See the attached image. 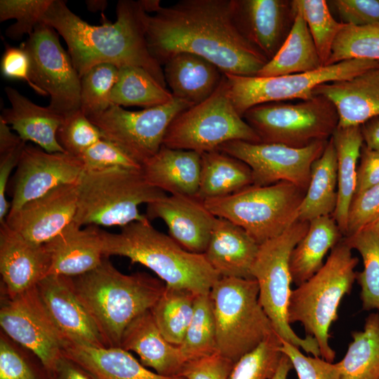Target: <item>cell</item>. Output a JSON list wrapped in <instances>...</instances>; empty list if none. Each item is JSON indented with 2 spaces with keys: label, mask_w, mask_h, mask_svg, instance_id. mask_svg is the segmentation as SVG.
Returning a JSON list of instances; mask_svg holds the SVG:
<instances>
[{
  "label": "cell",
  "mask_w": 379,
  "mask_h": 379,
  "mask_svg": "<svg viewBox=\"0 0 379 379\" xmlns=\"http://www.w3.org/2000/svg\"><path fill=\"white\" fill-rule=\"evenodd\" d=\"M154 13L145 18L146 41L161 66L178 53H190L223 74L255 76L268 62L235 25L232 0H182Z\"/></svg>",
  "instance_id": "1"
},
{
  "label": "cell",
  "mask_w": 379,
  "mask_h": 379,
  "mask_svg": "<svg viewBox=\"0 0 379 379\" xmlns=\"http://www.w3.org/2000/svg\"><path fill=\"white\" fill-rule=\"evenodd\" d=\"M116 13L115 22L112 23L104 17L101 25H93L74 13L66 1L53 0L41 22L53 28L66 41L80 78L100 64H111L118 68L137 66L166 86L163 69L147 47V13L140 1H119Z\"/></svg>",
  "instance_id": "2"
},
{
  "label": "cell",
  "mask_w": 379,
  "mask_h": 379,
  "mask_svg": "<svg viewBox=\"0 0 379 379\" xmlns=\"http://www.w3.org/2000/svg\"><path fill=\"white\" fill-rule=\"evenodd\" d=\"M71 279L107 347H120L126 327L154 305L166 287L145 272L121 273L107 257L95 269Z\"/></svg>",
  "instance_id": "3"
},
{
  "label": "cell",
  "mask_w": 379,
  "mask_h": 379,
  "mask_svg": "<svg viewBox=\"0 0 379 379\" xmlns=\"http://www.w3.org/2000/svg\"><path fill=\"white\" fill-rule=\"evenodd\" d=\"M101 237L105 257L128 258L153 271L167 286L208 294L220 277L204 254L184 249L147 218L123 227L119 233L102 230Z\"/></svg>",
  "instance_id": "4"
},
{
  "label": "cell",
  "mask_w": 379,
  "mask_h": 379,
  "mask_svg": "<svg viewBox=\"0 0 379 379\" xmlns=\"http://www.w3.org/2000/svg\"><path fill=\"white\" fill-rule=\"evenodd\" d=\"M359 260L343 238L332 248L321 268L291 291L288 307L290 324L300 322L314 337L321 357L333 362L335 352L329 345V329L338 319L339 305L356 281Z\"/></svg>",
  "instance_id": "5"
},
{
  "label": "cell",
  "mask_w": 379,
  "mask_h": 379,
  "mask_svg": "<svg viewBox=\"0 0 379 379\" xmlns=\"http://www.w3.org/2000/svg\"><path fill=\"white\" fill-rule=\"evenodd\" d=\"M149 184L141 169L112 167L84 170L78 182L74 221L80 227L121 226L147 218L139 206L166 196Z\"/></svg>",
  "instance_id": "6"
},
{
  "label": "cell",
  "mask_w": 379,
  "mask_h": 379,
  "mask_svg": "<svg viewBox=\"0 0 379 379\" xmlns=\"http://www.w3.org/2000/svg\"><path fill=\"white\" fill-rule=\"evenodd\" d=\"M254 279L220 277L209 295L218 353L234 363L276 333L258 300Z\"/></svg>",
  "instance_id": "7"
},
{
  "label": "cell",
  "mask_w": 379,
  "mask_h": 379,
  "mask_svg": "<svg viewBox=\"0 0 379 379\" xmlns=\"http://www.w3.org/2000/svg\"><path fill=\"white\" fill-rule=\"evenodd\" d=\"M309 222L297 220L282 234L259 245L251 268L252 277L258 285V300L280 338L314 357H321L316 339L310 335L302 338L291 327L288 307L292 278L290 256L305 236Z\"/></svg>",
  "instance_id": "8"
},
{
  "label": "cell",
  "mask_w": 379,
  "mask_h": 379,
  "mask_svg": "<svg viewBox=\"0 0 379 379\" xmlns=\"http://www.w3.org/2000/svg\"><path fill=\"white\" fill-rule=\"evenodd\" d=\"M305 192L287 182L251 185L228 196L204 201L218 218L244 229L259 245L278 237L298 220Z\"/></svg>",
  "instance_id": "9"
},
{
  "label": "cell",
  "mask_w": 379,
  "mask_h": 379,
  "mask_svg": "<svg viewBox=\"0 0 379 379\" xmlns=\"http://www.w3.org/2000/svg\"><path fill=\"white\" fill-rule=\"evenodd\" d=\"M233 140L261 142L234 108L224 74L218 88L208 98L182 111L173 120L163 145L201 154L217 150L222 144Z\"/></svg>",
  "instance_id": "10"
},
{
  "label": "cell",
  "mask_w": 379,
  "mask_h": 379,
  "mask_svg": "<svg viewBox=\"0 0 379 379\" xmlns=\"http://www.w3.org/2000/svg\"><path fill=\"white\" fill-rule=\"evenodd\" d=\"M243 118L261 142L293 147L328 140L339 124L335 107L321 95L295 103L260 104L248 109Z\"/></svg>",
  "instance_id": "11"
},
{
  "label": "cell",
  "mask_w": 379,
  "mask_h": 379,
  "mask_svg": "<svg viewBox=\"0 0 379 379\" xmlns=\"http://www.w3.org/2000/svg\"><path fill=\"white\" fill-rule=\"evenodd\" d=\"M379 62L350 60L323 66L312 72L277 77L243 76L224 74L228 95L243 117L250 108L264 103L312 98L319 85L350 79Z\"/></svg>",
  "instance_id": "12"
},
{
  "label": "cell",
  "mask_w": 379,
  "mask_h": 379,
  "mask_svg": "<svg viewBox=\"0 0 379 379\" xmlns=\"http://www.w3.org/2000/svg\"><path fill=\"white\" fill-rule=\"evenodd\" d=\"M190 103L177 98L169 102L139 111H129L111 105L90 121L106 139L140 166L163 145L166 131L173 120Z\"/></svg>",
  "instance_id": "13"
},
{
  "label": "cell",
  "mask_w": 379,
  "mask_h": 379,
  "mask_svg": "<svg viewBox=\"0 0 379 379\" xmlns=\"http://www.w3.org/2000/svg\"><path fill=\"white\" fill-rule=\"evenodd\" d=\"M21 46L29 58L34 91L50 95L48 107L63 117L80 109L81 78L55 30L41 22Z\"/></svg>",
  "instance_id": "14"
},
{
  "label": "cell",
  "mask_w": 379,
  "mask_h": 379,
  "mask_svg": "<svg viewBox=\"0 0 379 379\" xmlns=\"http://www.w3.org/2000/svg\"><path fill=\"white\" fill-rule=\"evenodd\" d=\"M0 326L11 339L34 354L50 378L65 340L48 313L36 286L13 297L1 294Z\"/></svg>",
  "instance_id": "15"
},
{
  "label": "cell",
  "mask_w": 379,
  "mask_h": 379,
  "mask_svg": "<svg viewBox=\"0 0 379 379\" xmlns=\"http://www.w3.org/2000/svg\"><path fill=\"white\" fill-rule=\"evenodd\" d=\"M328 141L293 147L279 143L233 140L222 144L218 150L248 165L254 185L287 182L306 192L312 165L321 155Z\"/></svg>",
  "instance_id": "16"
},
{
  "label": "cell",
  "mask_w": 379,
  "mask_h": 379,
  "mask_svg": "<svg viewBox=\"0 0 379 379\" xmlns=\"http://www.w3.org/2000/svg\"><path fill=\"white\" fill-rule=\"evenodd\" d=\"M84 166L79 157L63 152H48L27 145L6 193L11 198L9 211L59 186L78 183Z\"/></svg>",
  "instance_id": "17"
},
{
  "label": "cell",
  "mask_w": 379,
  "mask_h": 379,
  "mask_svg": "<svg viewBox=\"0 0 379 379\" xmlns=\"http://www.w3.org/2000/svg\"><path fill=\"white\" fill-rule=\"evenodd\" d=\"M78 183L59 186L9 211L4 222L28 241L44 244L74 221Z\"/></svg>",
  "instance_id": "18"
},
{
  "label": "cell",
  "mask_w": 379,
  "mask_h": 379,
  "mask_svg": "<svg viewBox=\"0 0 379 379\" xmlns=\"http://www.w3.org/2000/svg\"><path fill=\"white\" fill-rule=\"evenodd\" d=\"M295 14L293 1L232 0L235 25L268 61L286 40Z\"/></svg>",
  "instance_id": "19"
},
{
  "label": "cell",
  "mask_w": 379,
  "mask_h": 379,
  "mask_svg": "<svg viewBox=\"0 0 379 379\" xmlns=\"http://www.w3.org/2000/svg\"><path fill=\"white\" fill-rule=\"evenodd\" d=\"M36 287L65 342L107 347L95 321L77 295L71 277L49 274Z\"/></svg>",
  "instance_id": "20"
},
{
  "label": "cell",
  "mask_w": 379,
  "mask_h": 379,
  "mask_svg": "<svg viewBox=\"0 0 379 379\" xmlns=\"http://www.w3.org/2000/svg\"><path fill=\"white\" fill-rule=\"evenodd\" d=\"M149 220L161 219L169 236L184 249L204 254L216 218L197 196L166 195L147 204Z\"/></svg>",
  "instance_id": "21"
},
{
  "label": "cell",
  "mask_w": 379,
  "mask_h": 379,
  "mask_svg": "<svg viewBox=\"0 0 379 379\" xmlns=\"http://www.w3.org/2000/svg\"><path fill=\"white\" fill-rule=\"evenodd\" d=\"M50 262L44 244L31 242L5 222L0 224L1 294L13 297L36 286L48 275Z\"/></svg>",
  "instance_id": "22"
},
{
  "label": "cell",
  "mask_w": 379,
  "mask_h": 379,
  "mask_svg": "<svg viewBox=\"0 0 379 379\" xmlns=\"http://www.w3.org/2000/svg\"><path fill=\"white\" fill-rule=\"evenodd\" d=\"M314 95H323L334 105L338 126H361L379 117V65L350 79L321 84Z\"/></svg>",
  "instance_id": "23"
},
{
  "label": "cell",
  "mask_w": 379,
  "mask_h": 379,
  "mask_svg": "<svg viewBox=\"0 0 379 379\" xmlns=\"http://www.w3.org/2000/svg\"><path fill=\"white\" fill-rule=\"evenodd\" d=\"M101 229L74 222L44 244L50 256L49 274L74 277L91 271L104 258Z\"/></svg>",
  "instance_id": "24"
},
{
  "label": "cell",
  "mask_w": 379,
  "mask_h": 379,
  "mask_svg": "<svg viewBox=\"0 0 379 379\" xmlns=\"http://www.w3.org/2000/svg\"><path fill=\"white\" fill-rule=\"evenodd\" d=\"M258 248L244 229L217 217L204 255L220 277L253 279L251 268Z\"/></svg>",
  "instance_id": "25"
},
{
  "label": "cell",
  "mask_w": 379,
  "mask_h": 379,
  "mask_svg": "<svg viewBox=\"0 0 379 379\" xmlns=\"http://www.w3.org/2000/svg\"><path fill=\"white\" fill-rule=\"evenodd\" d=\"M120 347L135 352L140 363L164 376L180 375L186 363L178 346L168 343L147 310L133 319L125 329Z\"/></svg>",
  "instance_id": "26"
},
{
  "label": "cell",
  "mask_w": 379,
  "mask_h": 379,
  "mask_svg": "<svg viewBox=\"0 0 379 379\" xmlns=\"http://www.w3.org/2000/svg\"><path fill=\"white\" fill-rule=\"evenodd\" d=\"M5 93L11 107L2 110L0 119L25 142L31 141L48 152H65L57 139L62 115L48 106L34 103L12 87H6Z\"/></svg>",
  "instance_id": "27"
},
{
  "label": "cell",
  "mask_w": 379,
  "mask_h": 379,
  "mask_svg": "<svg viewBox=\"0 0 379 379\" xmlns=\"http://www.w3.org/2000/svg\"><path fill=\"white\" fill-rule=\"evenodd\" d=\"M201 154L161 146L141 166V172L153 187L171 194L197 196Z\"/></svg>",
  "instance_id": "28"
},
{
  "label": "cell",
  "mask_w": 379,
  "mask_h": 379,
  "mask_svg": "<svg viewBox=\"0 0 379 379\" xmlns=\"http://www.w3.org/2000/svg\"><path fill=\"white\" fill-rule=\"evenodd\" d=\"M163 72L173 96L192 105L208 98L218 88L224 76L213 63L190 53L172 56L164 65Z\"/></svg>",
  "instance_id": "29"
},
{
  "label": "cell",
  "mask_w": 379,
  "mask_h": 379,
  "mask_svg": "<svg viewBox=\"0 0 379 379\" xmlns=\"http://www.w3.org/2000/svg\"><path fill=\"white\" fill-rule=\"evenodd\" d=\"M63 354L96 379H186L152 372L121 347H96L65 342Z\"/></svg>",
  "instance_id": "30"
},
{
  "label": "cell",
  "mask_w": 379,
  "mask_h": 379,
  "mask_svg": "<svg viewBox=\"0 0 379 379\" xmlns=\"http://www.w3.org/2000/svg\"><path fill=\"white\" fill-rule=\"evenodd\" d=\"M343 238L332 215L314 218L308 230L291 252L290 272L292 282L299 286L316 274L324 265L328 251Z\"/></svg>",
  "instance_id": "31"
},
{
  "label": "cell",
  "mask_w": 379,
  "mask_h": 379,
  "mask_svg": "<svg viewBox=\"0 0 379 379\" xmlns=\"http://www.w3.org/2000/svg\"><path fill=\"white\" fill-rule=\"evenodd\" d=\"M331 139L336 153L338 175V202L332 216L345 237L348 212L356 190L358 161L364 144L361 126H338Z\"/></svg>",
  "instance_id": "32"
},
{
  "label": "cell",
  "mask_w": 379,
  "mask_h": 379,
  "mask_svg": "<svg viewBox=\"0 0 379 379\" xmlns=\"http://www.w3.org/2000/svg\"><path fill=\"white\" fill-rule=\"evenodd\" d=\"M294 9V20L286 40L276 55L255 76L305 73L323 67L306 22L301 13L295 7Z\"/></svg>",
  "instance_id": "33"
},
{
  "label": "cell",
  "mask_w": 379,
  "mask_h": 379,
  "mask_svg": "<svg viewBox=\"0 0 379 379\" xmlns=\"http://www.w3.org/2000/svg\"><path fill=\"white\" fill-rule=\"evenodd\" d=\"M251 185V168L242 161L218 149L201 154L197 194L201 200L224 197Z\"/></svg>",
  "instance_id": "34"
},
{
  "label": "cell",
  "mask_w": 379,
  "mask_h": 379,
  "mask_svg": "<svg viewBox=\"0 0 379 379\" xmlns=\"http://www.w3.org/2000/svg\"><path fill=\"white\" fill-rule=\"evenodd\" d=\"M338 202L337 158L331 138L311 167L307 191L298 210V220L332 215Z\"/></svg>",
  "instance_id": "35"
},
{
  "label": "cell",
  "mask_w": 379,
  "mask_h": 379,
  "mask_svg": "<svg viewBox=\"0 0 379 379\" xmlns=\"http://www.w3.org/2000/svg\"><path fill=\"white\" fill-rule=\"evenodd\" d=\"M117 80L110 93V101L117 106L149 108L171 102V91L145 69L137 66L118 68Z\"/></svg>",
  "instance_id": "36"
},
{
  "label": "cell",
  "mask_w": 379,
  "mask_h": 379,
  "mask_svg": "<svg viewBox=\"0 0 379 379\" xmlns=\"http://www.w3.org/2000/svg\"><path fill=\"white\" fill-rule=\"evenodd\" d=\"M345 357L338 362L340 379H379V313L369 314L364 328L352 333Z\"/></svg>",
  "instance_id": "37"
},
{
  "label": "cell",
  "mask_w": 379,
  "mask_h": 379,
  "mask_svg": "<svg viewBox=\"0 0 379 379\" xmlns=\"http://www.w3.org/2000/svg\"><path fill=\"white\" fill-rule=\"evenodd\" d=\"M190 291L169 287L150 309L154 320L165 339L179 346L191 321L196 296Z\"/></svg>",
  "instance_id": "38"
},
{
  "label": "cell",
  "mask_w": 379,
  "mask_h": 379,
  "mask_svg": "<svg viewBox=\"0 0 379 379\" xmlns=\"http://www.w3.org/2000/svg\"><path fill=\"white\" fill-rule=\"evenodd\" d=\"M345 242L357 250L363 260V270L357 272L356 281L361 287L360 298L365 310H379V232L369 228L348 237Z\"/></svg>",
  "instance_id": "39"
},
{
  "label": "cell",
  "mask_w": 379,
  "mask_h": 379,
  "mask_svg": "<svg viewBox=\"0 0 379 379\" xmlns=\"http://www.w3.org/2000/svg\"><path fill=\"white\" fill-rule=\"evenodd\" d=\"M178 347L185 362L218 353L215 321L209 293L196 296L191 321Z\"/></svg>",
  "instance_id": "40"
},
{
  "label": "cell",
  "mask_w": 379,
  "mask_h": 379,
  "mask_svg": "<svg viewBox=\"0 0 379 379\" xmlns=\"http://www.w3.org/2000/svg\"><path fill=\"white\" fill-rule=\"evenodd\" d=\"M304 18L318 51L322 66H326L333 43L345 25L337 21L324 0H293Z\"/></svg>",
  "instance_id": "41"
},
{
  "label": "cell",
  "mask_w": 379,
  "mask_h": 379,
  "mask_svg": "<svg viewBox=\"0 0 379 379\" xmlns=\"http://www.w3.org/2000/svg\"><path fill=\"white\" fill-rule=\"evenodd\" d=\"M350 60L379 62V24L347 25L337 36L326 65Z\"/></svg>",
  "instance_id": "42"
},
{
  "label": "cell",
  "mask_w": 379,
  "mask_h": 379,
  "mask_svg": "<svg viewBox=\"0 0 379 379\" xmlns=\"http://www.w3.org/2000/svg\"><path fill=\"white\" fill-rule=\"evenodd\" d=\"M119 69L111 64L91 68L81 77L80 109L88 118L98 116L111 105L110 93Z\"/></svg>",
  "instance_id": "43"
},
{
  "label": "cell",
  "mask_w": 379,
  "mask_h": 379,
  "mask_svg": "<svg viewBox=\"0 0 379 379\" xmlns=\"http://www.w3.org/2000/svg\"><path fill=\"white\" fill-rule=\"evenodd\" d=\"M281 339L274 333L234 364L227 379H270L283 353Z\"/></svg>",
  "instance_id": "44"
},
{
  "label": "cell",
  "mask_w": 379,
  "mask_h": 379,
  "mask_svg": "<svg viewBox=\"0 0 379 379\" xmlns=\"http://www.w3.org/2000/svg\"><path fill=\"white\" fill-rule=\"evenodd\" d=\"M0 379H51L32 352L0 331Z\"/></svg>",
  "instance_id": "45"
},
{
  "label": "cell",
  "mask_w": 379,
  "mask_h": 379,
  "mask_svg": "<svg viewBox=\"0 0 379 379\" xmlns=\"http://www.w3.org/2000/svg\"><path fill=\"white\" fill-rule=\"evenodd\" d=\"M53 0H1L0 21L15 19L6 30V35L19 40L32 34Z\"/></svg>",
  "instance_id": "46"
},
{
  "label": "cell",
  "mask_w": 379,
  "mask_h": 379,
  "mask_svg": "<svg viewBox=\"0 0 379 379\" xmlns=\"http://www.w3.org/2000/svg\"><path fill=\"white\" fill-rule=\"evenodd\" d=\"M102 138L100 131L81 109L64 117L57 132V139L63 150L79 157Z\"/></svg>",
  "instance_id": "47"
},
{
  "label": "cell",
  "mask_w": 379,
  "mask_h": 379,
  "mask_svg": "<svg viewBox=\"0 0 379 379\" xmlns=\"http://www.w3.org/2000/svg\"><path fill=\"white\" fill-rule=\"evenodd\" d=\"M27 144L0 119V224L4 222L11 203L6 197L10 175L16 168Z\"/></svg>",
  "instance_id": "48"
},
{
  "label": "cell",
  "mask_w": 379,
  "mask_h": 379,
  "mask_svg": "<svg viewBox=\"0 0 379 379\" xmlns=\"http://www.w3.org/2000/svg\"><path fill=\"white\" fill-rule=\"evenodd\" d=\"M280 351L289 358L298 379H340L337 363L333 364L321 357L305 356L298 347L283 340Z\"/></svg>",
  "instance_id": "49"
},
{
  "label": "cell",
  "mask_w": 379,
  "mask_h": 379,
  "mask_svg": "<svg viewBox=\"0 0 379 379\" xmlns=\"http://www.w3.org/2000/svg\"><path fill=\"white\" fill-rule=\"evenodd\" d=\"M84 170H101L112 167L141 169V166L130 158L112 142L101 138L79 157Z\"/></svg>",
  "instance_id": "50"
},
{
  "label": "cell",
  "mask_w": 379,
  "mask_h": 379,
  "mask_svg": "<svg viewBox=\"0 0 379 379\" xmlns=\"http://www.w3.org/2000/svg\"><path fill=\"white\" fill-rule=\"evenodd\" d=\"M379 217V184L369 187L353 197L345 237L350 236L367 227Z\"/></svg>",
  "instance_id": "51"
},
{
  "label": "cell",
  "mask_w": 379,
  "mask_h": 379,
  "mask_svg": "<svg viewBox=\"0 0 379 379\" xmlns=\"http://www.w3.org/2000/svg\"><path fill=\"white\" fill-rule=\"evenodd\" d=\"M331 3L345 24H379V0H333Z\"/></svg>",
  "instance_id": "52"
},
{
  "label": "cell",
  "mask_w": 379,
  "mask_h": 379,
  "mask_svg": "<svg viewBox=\"0 0 379 379\" xmlns=\"http://www.w3.org/2000/svg\"><path fill=\"white\" fill-rule=\"evenodd\" d=\"M234 364L231 360L216 353L186 362L180 375L186 379H227Z\"/></svg>",
  "instance_id": "53"
},
{
  "label": "cell",
  "mask_w": 379,
  "mask_h": 379,
  "mask_svg": "<svg viewBox=\"0 0 379 379\" xmlns=\"http://www.w3.org/2000/svg\"><path fill=\"white\" fill-rule=\"evenodd\" d=\"M1 70L4 77L22 80L34 91V86L30 79L29 58L22 46H8L6 48L1 60Z\"/></svg>",
  "instance_id": "54"
},
{
  "label": "cell",
  "mask_w": 379,
  "mask_h": 379,
  "mask_svg": "<svg viewBox=\"0 0 379 379\" xmlns=\"http://www.w3.org/2000/svg\"><path fill=\"white\" fill-rule=\"evenodd\" d=\"M379 184V151L371 149L364 144L357 166V185L354 197Z\"/></svg>",
  "instance_id": "55"
},
{
  "label": "cell",
  "mask_w": 379,
  "mask_h": 379,
  "mask_svg": "<svg viewBox=\"0 0 379 379\" xmlns=\"http://www.w3.org/2000/svg\"><path fill=\"white\" fill-rule=\"evenodd\" d=\"M51 379H96L78 363L63 354L58 360Z\"/></svg>",
  "instance_id": "56"
},
{
  "label": "cell",
  "mask_w": 379,
  "mask_h": 379,
  "mask_svg": "<svg viewBox=\"0 0 379 379\" xmlns=\"http://www.w3.org/2000/svg\"><path fill=\"white\" fill-rule=\"evenodd\" d=\"M364 145L379 151V117H374L361 125Z\"/></svg>",
  "instance_id": "57"
},
{
  "label": "cell",
  "mask_w": 379,
  "mask_h": 379,
  "mask_svg": "<svg viewBox=\"0 0 379 379\" xmlns=\"http://www.w3.org/2000/svg\"><path fill=\"white\" fill-rule=\"evenodd\" d=\"M291 368H293V366L289 358L283 354L279 366L270 379H287Z\"/></svg>",
  "instance_id": "58"
},
{
  "label": "cell",
  "mask_w": 379,
  "mask_h": 379,
  "mask_svg": "<svg viewBox=\"0 0 379 379\" xmlns=\"http://www.w3.org/2000/svg\"><path fill=\"white\" fill-rule=\"evenodd\" d=\"M87 8L92 11H103L107 6V1L105 0H87L86 1Z\"/></svg>",
  "instance_id": "59"
},
{
  "label": "cell",
  "mask_w": 379,
  "mask_h": 379,
  "mask_svg": "<svg viewBox=\"0 0 379 379\" xmlns=\"http://www.w3.org/2000/svg\"><path fill=\"white\" fill-rule=\"evenodd\" d=\"M365 228H369L377 232H379V217Z\"/></svg>",
  "instance_id": "60"
}]
</instances>
